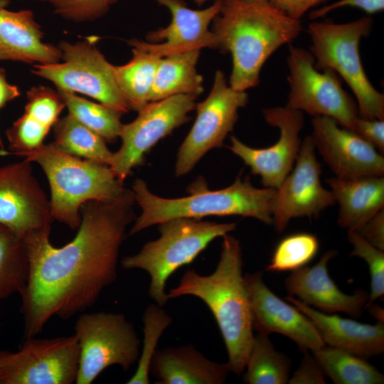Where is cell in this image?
<instances>
[{"mask_svg":"<svg viewBox=\"0 0 384 384\" xmlns=\"http://www.w3.org/2000/svg\"><path fill=\"white\" fill-rule=\"evenodd\" d=\"M194 2L198 4V5H201L203 4L204 2H206V1H208V0H193Z\"/></svg>","mask_w":384,"mask_h":384,"instance_id":"cell-46","label":"cell"},{"mask_svg":"<svg viewBox=\"0 0 384 384\" xmlns=\"http://www.w3.org/2000/svg\"><path fill=\"white\" fill-rule=\"evenodd\" d=\"M23 156L38 164L46 174L53 219L73 230L80 226L84 203L117 199L126 188L108 165L68 154L52 143H43Z\"/></svg>","mask_w":384,"mask_h":384,"instance_id":"cell-5","label":"cell"},{"mask_svg":"<svg viewBox=\"0 0 384 384\" xmlns=\"http://www.w3.org/2000/svg\"><path fill=\"white\" fill-rule=\"evenodd\" d=\"M75 334L24 338L18 351H0V384H72L78 372Z\"/></svg>","mask_w":384,"mask_h":384,"instance_id":"cell-11","label":"cell"},{"mask_svg":"<svg viewBox=\"0 0 384 384\" xmlns=\"http://www.w3.org/2000/svg\"><path fill=\"white\" fill-rule=\"evenodd\" d=\"M171 14V21L166 28L147 35L149 42L132 39L137 46L159 58L194 49H218V40L208 29L219 12L221 0L202 10H193L183 0H155Z\"/></svg>","mask_w":384,"mask_h":384,"instance_id":"cell-19","label":"cell"},{"mask_svg":"<svg viewBox=\"0 0 384 384\" xmlns=\"http://www.w3.org/2000/svg\"><path fill=\"white\" fill-rule=\"evenodd\" d=\"M319 248L316 236L297 233L284 238L276 246L267 271H294L306 266L316 256Z\"/></svg>","mask_w":384,"mask_h":384,"instance_id":"cell-33","label":"cell"},{"mask_svg":"<svg viewBox=\"0 0 384 384\" xmlns=\"http://www.w3.org/2000/svg\"><path fill=\"white\" fill-rule=\"evenodd\" d=\"M287 63L289 92L286 107L312 117H331L351 130L359 117L358 106L343 88L338 74L331 69L316 70L312 53L290 43Z\"/></svg>","mask_w":384,"mask_h":384,"instance_id":"cell-10","label":"cell"},{"mask_svg":"<svg viewBox=\"0 0 384 384\" xmlns=\"http://www.w3.org/2000/svg\"><path fill=\"white\" fill-rule=\"evenodd\" d=\"M243 277L253 330L267 335L281 334L303 351L312 352L325 345L312 321L297 307L274 294L264 282L262 272L247 273Z\"/></svg>","mask_w":384,"mask_h":384,"instance_id":"cell-18","label":"cell"},{"mask_svg":"<svg viewBox=\"0 0 384 384\" xmlns=\"http://www.w3.org/2000/svg\"><path fill=\"white\" fill-rule=\"evenodd\" d=\"M336 254L335 250H329L316 265L292 271L284 281V286L289 295L297 296L302 303L320 311L343 312L358 317L366 306L369 294L362 289L346 294L337 287L327 268L328 262Z\"/></svg>","mask_w":384,"mask_h":384,"instance_id":"cell-20","label":"cell"},{"mask_svg":"<svg viewBox=\"0 0 384 384\" xmlns=\"http://www.w3.org/2000/svg\"><path fill=\"white\" fill-rule=\"evenodd\" d=\"M80 347L77 384H91L107 368L127 371L137 362L140 340L122 313H82L75 324Z\"/></svg>","mask_w":384,"mask_h":384,"instance_id":"cell-8","label":"cell"},{"mask_svg":"<svg viewBox=\"0 0 384 384\" xmlns=\"http://www.w3.org/2000/svg\"><path fill=\"white\" fill-rule=\"evenodd\" d=\"M19 95L18 88L6 81L4 70L0 68V110Z\"/></svg>","mask_w":384,"mask_h":384,"instance_id":"cell-43","label":"cell"},{"mask_svg":"<svg viewBox=\"0 0 384 384\" xmlns=\"http://www.w3.org/2000/svg\"><path fill=\"white\" fill-rule=\"evenodd\" d=\"M43 33L30 10L0 9V60L51 64L61 60L58 47L44 43Z\"/></svg>","mask_w":384,"mask_h":384,"instance_id":"cell-22","label":"cell"},{"mask_svg":"<svg viewBox=\"0 0 384 384\" xmlns=\"http://www.w3.org/2000/svg\"><path fill=\"white\" fill-rule=\"evenodd\" d=\"M158 225L160 237L146 242L138 253L124 257L121 266L146 271L150 276L149 294L164 306L169 299L166 285L171 275L192 262L214 239L234 230L236 224L176 218Z\"/></svg>","mask_w":384,"mask_h":384,"instance_id":"cell-6","label":"cell"},{"mask_svg":"<svg viewBox=\"0 0 384 384\" xmlns=\"http://www.w3.org/2000/svg\"><path fill=\"white\" fill-rule=\"evenodd\" d=\"M52 144L68 154L109 166L113 152L106 142L68 113L53 125Z\"/></svg>","mask_w":384,"mask_h":384,"instance_id":"cell-27","label":"cell"},{"mask_svg":"<svg viewBox=\"0 0 384 384\" xmlns=\"http://www.w3.org/2000/svg\"><path fill=\"white\" fill-rule=\"evenodd\" d=\"M326 182L339 205L338 223L342 228L355 230L383 209V176L333 177Z\"/></svg>","mask_w":384,"mask_h":384,"instance_id":"cell-24","label":"cell"},{"mask_svg":"<svg viewBox=\"0 0 384 384\" xmlns=\"http://www.w3.org/2000/svg\"><path fill=\"white\" fill-rule=\"evenodd\" d=\"M354 6L362 9L368 14H373L384 9V0H339L330 5L311 11V19L324 16L328 12L343 6Z\"/></svg>","mask_w":384,"mask_h":384,"instance_id":"cell-41","label":"cell"},{"mask_svg":"<svg viewBox=\"0 0 384 384\" xmlns=\"http://www.w3.org/2000/svg\"><path fill=\"white\" fill-rule=\"evenodd\" d=\"M10 3V0H0V9H4Z\"/></svg>","mask_w":384,"mask_h":384,"instance_id":"cell-44","label":"cell"},{"mask_svg":"<svg viewBox=\"0 0 384 384\" xmlns=\"http://www.w3.org/2000/svg\"><path fill=\"white\" fill-rule=\"evenodd\" d=\"M311 135L302 142L295 167L277 189L272 206V225L282 232L294 218L317 216L336 203L334 194L321 183L318 162Z\"/></svg>","mask_w":384,"mask_h":384,"instance_id":"cell-16","label":"cell"},{"mask_svg":"<svg viewBox=\"0 0 384 384\" xmlns=\"http://www.w3.org/2000/svg\"><path fill=\"white\" fill-rule=\"evenodd\" d=\"M26 113L50 129L58 121L65 105L58 92L44 87H33L27 92Z\"/></svg>","mask_w":384,"mask_h":384,"instance_id":"cell-36","label":"cell"},{"mask_svg":"<svg viewBox=\"0 0 384 384\" xmlns=\"http://www.w3.org/2000/svg\"><path fill=\"white\" fill-rule=\"evenodd\" d=\"M372 26L370 17L346 23H310L307 30L311 41L309 51L316 70L331 69L348 85L356 98L361 117L384 120V95L368 78L359 52L361 40L370 34Z\"/></svg>","mask_w":384,"mask_h":384,"instance_id":"cell-7","label":"cell"},{"mask_svg":"<svg viewBox=\"0 0 384 384\" xmlns=\"http://www.w3.org/2000/svg\"><path fill=\"white\" fill-rule=\"evenodd\" d=\"M364 240L384 250V209L355 230Z\"/></svg>","mask_w":384,"mask_h":384,"instance_id":"cell-40","label":"cell"},{"mask_svg":"<svg viewBox=\"0 0 384 384\" xmlns=\"http://www.w3.org/2000/svg\"><path fill=\"white\" fill-rule=\"evenodd\" d=\"M304 356L298 368L294 372L288 383L290 384H324L326 374L313 354L308 350L304 351Z\"/></svg>","mask_w":384,"mask_h":384,"instance_id":"cell-38","label":"cell"},{"mask_svg":"<svg viewBox=\"0 0 384 384\" xmlns=\"http://www.w3.org/2000/svg\"><path fill=\"white\" fill-rule=\"evenodd\" d=\"M262 114L268 124L279 130L277 142L267 148L254 149L231 136L229 149L250 167L252 174L260 176L264 187L277 190L297 159L304 114L286 106L263 109Z\"/></svg>","mask_w":384,"mask_h":384,"instance_id":"cell-14","label":"cell"},{"mask_svg":"<svg viewBox=\"0 0 384 384\" xmlns=\"http://www.w3.org/2000/svg\"><path fill=\"white\" fill-rule=\"evenodd\" d=\"M200 52L201 49H194L162 58L149 94V102L176 95H200L203 91V79L196 68Z\"/></svg>","mask_w":384,"mask_h":384,"instance_id":"cell-25","label":"cell"},{"mask_svg":"<svg viewBox=\"0 0 384 384\" xmlns=\"http://www.w3.org/2000/svg\"><path fill=\"white\" fill-rule=\"evenodd\" d=\"M162 307L157 304H151L144 311L143 346L136 371L127 382V384L149 383L150 365L156 346L163 332L172 322V318Z\"/></svg>","mask_w":384,"mask_h":384,"instance_id":"cell-32","label":"cell"},{"mask_svg":"<svg viewBox=\"0 0 384 384\" xmlns=\"http://www.w3.org/2000/svg\"><path fill=\"white\" fill-rule=\"evenodd\" d=\"M223 237L220 257L215 271L206 276L194 270H187L168 297L193 296L207 305L223 336L230 370L240 375L245 370L255 335L242 275L240 244L232 235Z\"/></svg>","mask_w":384,"mask_h":384,"instance_id":"cell-3","label":"cell"},{"mask_svg":"<svg viewBox=\"0 0 384 384\" xmlns=\"http://www.w3.org/2000/svg\"><path fill=\"white\" fill-rule=\"evenodd\" d=\"M312 352L336 384L383 383V375L363 358L326 344Z\"/></svg>","mask_w":384,"mask_h":384,"instance_id":"cell-28","label":"cell"},{"mask_svg":"<svg viewBox=\"0 0 384 384\" xmlns=\"http://www.w3.org/2000/svg\"><path fill=\"white\" fill-rule=\"evenodd\" d=\"M5 152H6V150L4 149V144L1 140V135H0V154L4 155Z\"/></svg>","mask_w":384,"mask_h":384,"instance_id":"cell-45","label":"cell"},{"mask_svg":"<svg viewBox=\"0 0 384 384\" xmlns=\"http://www.w3.org/2000/svg\"><path fill=\"white\" fill-rule=\"evenodd\" d=\"M311 125L315 148L336 178L383 176L384 158L372 144L329 117H314Z\"/></svg>","mask_w":384,"mask_h":384,"instance_id":"cell-17","label":"cell"},{"mask_svg":"<svg viewBox=\"0 0 384 384\" xmlns=\"http://www.w3.org/2000/svg\"><path fill=\"white\" fill-rule=\"evenodd\" d=\"M132 190L142 213L135 218L130 235L176 218L242 215L271 225L277 191L271 188H255L249 176L242 179L240 175L232 185L215 191L208 189L203 178L196 180L188 187L189 196L177 198L156 196L141 178L134 181Z\"/></svg>","mask_w":384,"mask_h":384,"instance_id":"cell-4","label":"cell"},{"mask_svg":"<svg viewBox=\"0 0 384 384\" xmlns=\"http://www.w3.org/2000/svg\"><path fill=\"white\" fill-rule=\"evenodd\" d=\"M210 31L218 40V49L231 54L230 87L245 91L259 84L265 61L296 39L302 25L268 0H221Z\"/></svg>","mask_w":384,"mask_h":384,"instance_id":"cell-2","label":"cell"},{"mask_svg":"<svg viewBox=\"0 0 384 384\" xmlns=\"http://www.w3.org/2000/svg\"><path fill=\"white\" fill-rule=\"evenodd\" d=\"M230 371L228 363L210 361L192 345L156 350L149 370L157 384H222Z\"/></svg>","mask_w":384,"mask_h":384,"instance_id":"cell-23","label":"cell"},{"mask_svg":"<svg viewBox=\"0 0 384 384\" xmlns=\"http://www.w3.org/2000/svg\"><path fill=\"white\" fill-rule=\"evenodd\" d=\"M50 128L24 112L6 131L10 152L8 154L24 156L43 144Z\"/></svg>","mask_w":384,"mask_h":384,"instance_id":"cell-34","label":"cell"},{"mask_svg":"<svg viewBox=\"0 0 384 384\" xmlns=\"http://www.w3.org/2000/svg\"><path fill=\"white\" fill-rule=\"evenodd\" d=\"M291 363L277 352L268 335L257 333L254 336L243 381L249 384H284L288 382Z\"/></svg>","mask_w":384,"mask_h":384,"instance_id":"cell-30","label":"cell"},{"mask_svg":"<svg viewBox=\"0 0 384 384\" xmlns=\"http://www.w3.org/2000/svg\"><path fill=\"white\" fill-rule=\"evenodd\" d=\"M133 58L123 65H114L117 85L130 110L139 112L149 103V94L162 58L142 48L132 40Z\"/></svg>","mask_w":384,"mask_h":384,"instance_id":"cell-26","label":"cell"},{"mask_svg":"<svg viewBox=\"0 0 384 384\" xmlns=\"http://www.w3.org/2000/svg\"><path fill=\"white\" fill-rule=\"evenodd\" d=\"M196 97L176 95L148 103L137 117L122 124V145L113 152L109 166L122 183L132 169L141 166L145 155L161 139L190 119L189 112L196 107Z\"/></svg>","mask_w":384,"mask_h":384,"instance_id":"cell-13","label":"cell"},{"mask_svg":"<svg viewBox=\"0 0 384 384\" xmlns=\"http://www.w3.org/2000/svg\"><path fill=\"white\" fill-rule=\"evenodd\" d=\"M29 270L23 238L0 224V301L23 291L28 279Z\"/></svg>","mask_w":384,"mask_h":384,"instance_id":"cell-29","label":"cell"},{"mask_svg":"<svg viewBox=\"0 0 384 384\" xmlns=\"http://www.w3.org/2000/svg\"><path fill=\"white\" fill-rule=\"evenodd\" d=\"M247 102L245 91L233 89L223 71L215 72L211 91L204 101L196 105V120L178 151L176 176L189 173L209 150L223 146L238 119L239 109Z\"/></svg>","mask_w":384,"mask_h":384,"instance_id":"cell-12","label":"cell"},{"mask_svg":"<svg viewBox=\"0 0 384 384\" xmlns=\"http://www.w3.org/2000/svg\"><path fill=\"white\" fill-rule=\"evenodd\" d=\"M24 159L0 166V224L22 238L50 230V203Z\"/></svg>","mask_w":384,"mask_h":384,"instance_id":"cell-15","label":"cell"},{"mask_svg":"<svg viewBox=\"0 0 384 384\" xmlns=\"http://www.w3.org/2000/svg\"><path fill=\"white\" fill-rule=\"evenodd\" d=\"M347 238L353 249L351 256L366 261L370 274V294L366 307L384 294V252L374 247L354 230H348Z\"/></svg>","mask_w":384,"mask_h":384,"instance_id":"cell-35","label":"cell"},{"mask_svg":"<svg viewBox=\"0 0 384 384\" xmlns=\"http://www.w3.org/2000/svg\"><path fill=\"white\" fill-rule=\"evenodd\" d=\"M96 37L58 48L62 63L37 64L31 72L53 82L58 89L86 95L122 113L130 110L117 85L114 65L97 48Z\"/></svg>","mask_w":384,"mask_h":384,"instance_id":"cell-9","label":"cell"},{"mask_svg":"<svg viewBox=\"0 0 384 384\" xmlns=\"http://www.w3.org/2000/svg\"><path fill=\"white\" fill-rule=\"evenodd\" d=\"M351 131L372 144L380 152L383 154L384 120L368 119L359 116Z\"/></svg>","mask_w":384,"mask_h":384,"instance_id":"cell-39","label":"cell"},{"mask_svg":"<svg viewBox=\"0 0 384 384\" xmlns=\"http://www.w3.org/2000/svg\"><path fill=\"white\" fill-rule=\"evenodd\" d=\"M132 190L112 201H90L80 208L75 238L60 247L50 242V230L23 238L29 277L19 294L23 338L36 336L53 316L68 319L93 306L115 282L120 247L135 220Z\"/></svg>","mask_w":384,"mask_h":384,"instance_id":"cell-1","label":"cell"},{"mask_svg":"<svg viewBox=\"0 0 384 384\" xmlns=\"http://www.w3.org/2000/svg\"><path fill=\"white\" fill-rule=\"evenodd\" d=\"M285 299L306 315L318 330L326 345L365 359L384 351V324H363L337 314H326L289 295Z\"/></svg>","mask_w":384,"mask_h":384,"instance_id":"cell-21","label":"cell"},{"mask_svg":"<svg viewBox=\"0 0 384 384\" xmlns=\"http://www.w3.org/2000/svg\"><path fill=\"white\" fill-rule=\"evenodd\" d=\"M69 114L81 124L95 132L105 142H114L119 137L124 113L102 104H97L75 95L58 89Z\"/></svg>","mask_w":384,"mask_h":384,"instance_id":"cell-31","label":"cell"},{"mask_svg":"<svg viewBox=\"0 0 384 384\" xmlns=\"http://www.w3.org/2000/svg\"><path fill=\"white\" fill-rule=\"evenodd\" d=\"M55 14L75 21L95 20L107 13L117 0H47Z\"/></svg>","mask_w":384,"mask_h":384,"instance_id":"cell-37","label":"cell"},{"mask_svg":"<svg viewBox=\"0 0 384 384\" xmlns=\"http://www.w3.org/2000/svg\"><path fill=\"white\" fill-rule=\"evenodd\" d=\"M274 7L283 11L292 18L300 21L303 15L311 8L325 0H268Z\"/></svg>","mask_w":384,"mask_h":384,"instance_id":"cell-42","label":"cell"}]
</instances>
